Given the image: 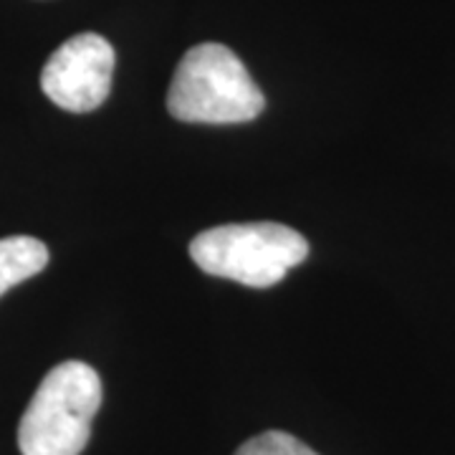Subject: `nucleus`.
Instances as JSON below:
<instances>
[{
	"mask_svg": "<svg viewBox=\"0 0 455 455\" xmlns=\"http://www.w3.org/2000/svg\"><path fill=\"white\" fill-rule=\"evenodd\" d=\"M266 107L243 61L223 44H200L182 56L167 92V109L190 124H243Z\"/></svg>",
	"mask_w": 455,
	"mask_h": 455,
	"instance_id": "f257e3e1",
	"label": "nucleus"
},
{
	"mask_svg": "<svg viewBox=\"0 0 455 455\" xmlns=\"http://www.w3.org/2000/svg\"><path fill=\"white\" fill-rule=\"evenodd\" d=\"M101 407V379L86 362H61L51 370L18 425L23 455H82L92 420Z\"/></svg>",
	"mask_w": 455,
	"mask_h": 455,
	"instance_id": "f03ea898",
	"label": "nucleus"
},
{
	"mask_svg": "<svg viewBox=\"0 0 455 455\" xmlns=\"http://www.w3.org/2000/svg\"><path fill=\"white\" fill-rule=\"evenodd\" d=\"M309 256L307 238L281 223H230L203 230L190 243L200 271L251 289H271Z\"/></svg>",
	"mask_w": 455,
	"mask_h": 455,
	"instance_id": "7ed1b4c3",
	"label": "nucleus"
},
{
	"mask_svg": "<svg viewBox=\"0 0 455 455\" xmlns=\"http://www.w3.org/2000/svg\"><path fill=\"white\" fill-rule=\"evenodd\" d=\"M114 79V49L99 33H79L53 51L44 71V94L66 112H94L101 107Z\"/></svg>",
	"mask_w": 455,
	"mask_h": 455,
	"instance_id": "20e7f679",
	"label": "nucleus"
},
{
	"mask_svg": "<svg viewBox=\"0 0 455 455\" xmlns=\"http://www.w3.org/2000/svg\"><path fill=\"white\" fill-rule=\"evenodd\" d=\"M49 263V248L31 235L0 238V296L41 274Z\"/></svg>",
	"mask_w": 455,
	"mask_h": 455,
	"instance_id": "39448f33",
	"label": "nucleus"
},
{
	"mask_svg": "<svg viewBox=\"0 0 455 455\" xmlns=\"http://www.w3.org/2000/svg\"><path fill=\"white\" fill-rule=\"evenodd\" d=\"M235 455H319L304 445L299 438H293L283 430H268L256 438L245 440L243 445L235 451Z\"/></svg>",
	"mask_w": 455,
	"mask_h": 455,
	"instance_id": "423d86ee",
	"label": "nucleus"
}]
</instances>
